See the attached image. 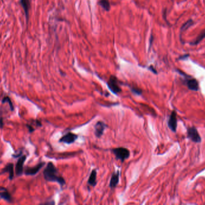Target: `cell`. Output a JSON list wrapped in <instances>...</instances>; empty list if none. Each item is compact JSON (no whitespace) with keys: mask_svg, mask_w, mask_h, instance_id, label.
<instances>
[{"mask_svg":"<svg viewBox=\"0 0 205 205\" xmlns=\"http://www.w3.org/2000/svg\"><path fill=\"white\" fill-rule=\"evenodd\" d=\"M43 175L45 180L48 182H56L63 187L65 184V179L59 175L58 169L54 164L49 162L43 171Z\"/></svg>","mask_w":205,"mask_h":205,"instance_id":"1","label":"cell"},{"mask_svg":"<svg viewBox=\"0 0 205 205\" xmlns=\"http://www.w3.org/2000/svg\"><path fill=\"white\" fill-rule=\"evenodd\" d=\"M112 152L115 155L117 160H121L122 162L128 159L130 155V152L128 149L121 147L113 149Z\"/></svg>","mask_w":205,"mask_h":205,"instance_id":"2","label":"cell"},{"mask_svg":"<svg viewBox=\"0 0 205 205\" xmlns=\"http://www.w3.org/2000/svg\"><path fill=\"white\" fill-rule=\"evenodd\" d=\"M108 88L115 95L120 93L122 91L121 88L119 87L118 82V79L116 76L111 75L108 82H107Z\"/></svg>","mask_w":205,"mask_h":205,"instance_id":"3","label":"cell"},{"mask_svg":"<svg viewBox=\"0 0 205 205\" xmlns=\"http://www.w3.org/2000/svg\"><path fill=\"white\" fill-rule=\"evenodd\" d=\"M78 138V135L72 132H68L65 135H63L59 140V143H64L67 144L73 143Z\"/></svg>","mask_w":205,"mask_h":205,"instance_id":"4","label":"cell"},{"mask_svg":"<svg viewBox=\"0 0 205 205\" xmlns=\"http://www.w3.org/2000/svg\"><path fill=\"white\" fill-rule=\"evenodd\" d=\"M45 165V163H40L33 167H27L25 170V174L27 176H34Z\"/></svg>","mask_w":205,"mask_h":205,"instance_id":"5","label":"cell"},{"mask_svg":"<svg viewBox=\"0 0 205 205\" xmlns=\"http://www.w3.org/2000/svg\"><path fill=\"white\" fill-rule=\"evenodd\" d=\"M188 136L195 143H200L201 141V137L197 129L194 127L188 129Z\"/></svg>","mask_w":205,"mask_h":205,"instance_id":"6","label":"cell"},{"mask_svg":"<svg viewBox=\"0 0 205 205\" xmlns=\"http://www.w3.org/2000/svg\"><path fill=\"white\" fill-rule=\"evenodd\" d=\"M107 126L103 122L99 121L94 126V134L97 138H100L104 133L105 129Z\"/></svg>","mask_w":205,"mask_h":205,"instance_id":"7","label":"cell"},{"mask_svg":"<svg viewBox=\"0 0 205 205\" xmlns=\"http://www.w3.org/2000/svg\"><path fill=\"white\" fill-rule=\"evenodd\" d=\"M26 155H23L19 157L16 164V173L17 176H20L23 172V164L26 160Z\"/></svg>","mask_w":205,"mask_h":205,"instance_id":"8","label":"cell"},{"mask_svg":"<svg viewBox=\"0 0 205 205\" xmlns=\"http://www.w3.org/2000/svg\"><path fill=\"white\" fill-rule=\"evenodd\" d=\"M168 126L173 132H176L177 128V119L175 111H173L168 121Z\"/></svg>","mask_w":205,"mask_h":205,"instance_id":"9","label":"cell"},{"mask_svg":"<svg viewBox=\"0 0 205 205\" xmlns=\"http://www.w3.org/2000/svg\"><path fill=\"white\" fill-rule=\"evenodd\" d=\"M0 199H2L8 202H12V197L8 190L3 187L0 186Z\"/></svg>","mask_w":205,"mask_h":205,"instance_id":"10","label":"cell"},{"mask_svg":"<svg viewBox=\"0 0 205 205\" xmlns=\"http://www.w3.org/2000/svg\"><path fill=\"white\" fill-rule=\"evenodd\" d=\"M119 176L120 173L119 171H117V172H115L112 174L109 184V187L110 188H114L117 186V185L119 184Z\"/></svg>","mask_w":205,"mask_h":205,"instance_id":"11","label":"cell"},{"mask_svg":"<svg viewBox=\"0 0 205 205\" xmlns=\"http://www.w3.org/2000/svg\"><path fill=\"white\" fill-rule=\"evenodd\" d=\"M187 85L189 89L194 91L199 90V82L197 79L194 78H190L187 79Z\"/></svg>","mask_w":205,"mask_h":205,"instance_id":"12","label":"cell"},{"mask_svg":"<svg viewBox=\"0 0 205 205\" xmlns=\"http://www.w3.org/2000/svg\"><path fill=\"white\" fill-rule=\"evenodd\" d=\"M20 3L22 5L24 12H25V17L26 19V20H28L29 19V8H30V1L29 0H20Z\"/></svg>","mask_w":205,"mask_h":205,"instance_id":"13","label":"cell"},{"mask_svg":"<svg viewBox=\"0 0 205 205\" xmlns=\"http://www.w3.org/2000/svg\"><path fill=\"white\" fill-rule=\"evenodd\" d=\"M14 166L12 163L7 164L2 169V173H7L9 175L10 180H12L14 177Z\"/></svg>","mask_w":205,"mask_h":205,"instance_id":"14","label":"cell"},{"mask_svg":"<svg viewBox=\"0 0 205 205\" xmlns=\"http://www.w3.org/2000/svg\"><path fill=\"white\" fill-rule=\"evenodd\" d=\"M97 170L95 169L92 170L88 181L89 185L95 187L97 185Z\"/></svg>","mask_w":205,"mask_h":205,"instance_id":"15","label":"cell"},{"mask_svg":"<svg viewBox=\"0 0 205 205\" xmlns=\"http://www.w3.org/2000/svg\"><path fill=\"white\" fill-rule=\"evenodd\" d=\"M205 38V30H203L199 36L196 39V40L191 43V45H198L201 41L203 40V39H204Z\"/></svg>","mask_w":205,"mask_h":205,"instance_id":"16","label":"cell"},{"mask_svg":"<svg viewBox=\"0 0 205 205\" xmlns=\"http://www.w3.org/2000/svg\"><path fill=\"white\" fill-rule=\"evenodd\" d=\"M193 23H194V22L192 19H190L189 20L186 22L185 23H184L181 28V34L184 32L185 31H186L188 28H189L191 25H193Z\"/></svg>","mask_w":205,"mask_h":205,"instance_id":"17","label":"cell"},{"mask_svg":"<svg viewBox=\"0 0 205 205\" xmlns=\"http://www.w3.org/2000/svg\"><path fill=\"white\" fill-rule=\"evenodd\" d=\"M99 4L106 11H109L110 8V4L109 0H100Z\"/></svg>","mask_w":205,"mask_h":205,"instance_id":"18","label":"cell"},{"mask_svg":"<svg viewBox=\"0 0 205 205\" xmlns=\"http://www.w3.org/2000/svg\"><path fill=\"white\" fill-rule=\"evenodd\" d=\"M7 102L9 104L11 110L13 111V109H14V107H13V104H12V103H11V101L10 99L8 96L4 97V98L2 99V103H5V102Z\"/></svg>","mask_w":205,"mask_h":205,"instance_id":"19","label":"cell"},{"mask_svg":"<svg viewBox=\"0 0 205 205\" xmlns=\"http://www.w3.org/2000/svg\"><path fill=\"white\" fill-rule=\"evenodd\" d=\"M131 91L134 94H136V95H140L142 94V90H140V89H137L136 88H131Z\"/></svg>","mask_w":205,"mask_h":205,"instance_id":"20","label":"cell"},{"mask_svg":"<svg viewBox=\"0 0 205 205\" xmlns=\"http://www.w3.org/2000/svg\"><path fill=\"white\" fill-rule=\"evenodd\" d=\"M190 55L189 54H185V55H182L179 57V60H183V59H185L187 58L188 57H189Z\"/></svg>","mask_w":205,"mask_h":205,"instance_id":"21","label":"cell"}]
</instances>
